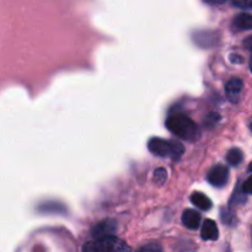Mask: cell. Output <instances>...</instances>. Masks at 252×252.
<instances>
[{"instance_id":"6da1fadb","label":"cell","mask_w":252,"mask_h":252,"mask_svg":"<svg viewBox=\"0 0 252 252\" xmlns=\"http://www.w3.org/2000/svg\"><path fill=\"white\" fill-rule=\"evenodd\" d=\"M166 127L176 137L184 140H189V142L197 140L201 135V129H199L198 125L186 115H180V113L171 115L166 120Z\"/></svg>"},{"instance_id":"7a4b0ae2","label":"cell","mask_w":252,"mask_h":252,"mask_svg":"<svg viewBox=\"0 0 252 252\" xmlns=\"http://www.w3.org/2000/svg\"><path fill=\"white\" fill-rule=\"evenodd\" d=\"M150 153L160 158H170L177 160L182 157L185 152L184 145L174 140H166L162 138H152L148 143Z\"/></svg>"},{"instance_id":"3957f363","label":"cell","mask_w":252,"mask_h":252,"mask_svg":"<svg viewBox=\"0 0 252 252\" xmlns=\"http://www.w3.org/2000/svg\"><path fill=\"white\" fill-rule=\"evenodd\" d=\"M84 251L90 252H110V251H128L130 250L129 246L126 245L122 240L113 235L102 236V238H95V240L90 241L83 248Z\"/></svg>"},{"instance_id":"277c9868","label":"cell","mask_w":252,"mask_h":252,"mask_svg":"<svg viewBox=\"0 0 252 252\" xmlns=\"http://www.w3.org/2000/svg\"><path fill=\"white\" fill-rule=\"evenodd\" d=\"M208 182L214 187L225 186L229 180V170L224 165H217L208 172Z\"/></svg>"},{"instance_id":"5b68a950","label":"cell","mask_w":252,"mask_h":252,"mask_svg":"<svg viewBox=\"0 0 252 252\" xmlns=\"http://www.w3.org/2000/svg\"><path fill=\"white\" fill-rule=\"evenodd\" d=\"M243 88H244V84L241 79L231 78L225 85V94L228 100L233 103L239 102Z\"/></svg>"},{"instance_id":"8992f818","label":"cell","mask_w":252,"mask_h":252,"mask_svg":"<svg viewBox=\"0 0 252 252\" xmlns=\"http://www.w3.org/2000/svg\"><path fill=\"white\" fill-rule=\"evenodd\" d=\"M117 229V224L113 220H103L93 228L94 238H102V236L113 235Z\"/></svg>"},{"instance_id":"52a82bcc","label":"cell","mask_w":252,"mask_h":252,"mask_svg":"<svg viewBox=\"0 0 252 252\" xmlns=\"http://www.w3.org/2000/svg\"><path fill=\"white\" fill-rule=\"evenodd\" d=\"M202 221L201 214L198 213L194 209H186L182 214V223L186 228L191 229V230H194V229L199 228Z\"/></svg>"},{"instance_id":"ba28073f","label":"cell","mask_w":252,"mask_h":252,"mask_svg":"<svg viewBox=\"0 0 252 252\" xmlns=\"http://www.w3.org/2000/svg\"><path fill=\"white\" fill-rule=\"evenodd\" d=\"M201 236L203 240H208V241H214L218 239L219 236V230L217 224L214 223L212 219H206L202 225V231H201Z\"/></svg>"},{"instance_id":"9c48e42d","label":"cell","mask_w":252,"mask_h":252,"mask_svg":"<svg viewBox=\"0 0 252 252\" xmlns=\"http://www.w3.org/2000/svg\"><path fill=\"white\" fill-rule=\"evenodd\" d=\"M233 27L236 31H249L252 30V15L251 14H239L234 19Z\"/></svg>"},{"instance_id":"30bf717a","label":"cell","mask_w":252,"mask_h":252,"mask_svg":"<svg viewBox=\"0 0 252 252\" xmlns=\"http://www.w3.org/2000/svg\"><path fill=\"white\" fill-rule=\"evenodd\" d=\"M191 202L201 211H209L212 208V201L201 192H196V193L192 194Z\"/></svg>"},{"instance_id":"8fae6325","label":"cell","mask_w":252,"mask_h":252,"mask_svg":"<svg viewBox=\"0 0 252 252\" xmlns=\"http://www.w3.org/2000/svg\"><path fill=\"white\" fill-rule=\"evenodd\" d=\"M243 152H241L240 149H238V148H233V149L229 150L228 154H226V161H228V164H230L231 166H238V165H240L241 162H243Z\"/></svg>"},{"instance_id":"7c38bea8","label":"cell","mask_w":252,"mask_h":252,"mask_svg":"<svg viewBox=\"0 0 252 252\" xmlns=\"http://www.w3.org/2000/svg\"><path fill=\"white\" fill-rule=\"evenodd\" d=\"M154 174H155L154 175L155 181L159 182V184H161V182H164L165 180H166V170H165V169L155 170Z\"/></svg>"},{"instance_id":"4fadbf2b","label":"cell","mask_w":252,"mask_h":252,"mask_svg":"<svg viewBox=\"0 0 252 252\" xmlns=\"http://www.w3.org/2000/svg\"><path fill=\"white\" fill-rule=\"evenodd\" d=\"M243 192L245 194H252V176L249 177L243 185Z\"/></svg>"},{"instance_id":"5bb4252c","label":"cell","mask_w":252,"mask_h":252,"mask_svg":"<svg viewBox=\"0 0 252 252\" xmlns=\"http://www.w3.org/2000/svg\"><path fill=\"white\" fill-rule=\"evenodd\" d=\"M231 2L239 7H252V0H231Z\"/></svg>"},{"instance_id":"9a60e30c","label":"cell","mask_w":252,"mask_h":252,"mask_svg":"<svg viewBox=\"0 0 252 252\" xmlns=\"http://www.w3.org/2000/svg\"><path fill=\"white\" fill-rule=\"evenodd\" d=\"M244 46H245L246 48H248L249 51H250L251 53H252V36L248 37V38H246L245 41H244Z\"/></svg>"},{"instance_id":"2e32d148","label":"cell","mask_w":252,"mask_h":252,"mask_svg":"<svg viewBox=\"0 0 252 252\" xmlns=\"http://www.w3.org/2000/svg\"><path fill=\"white\" fill-rule=\"evenodd\" d=\"M207 4H211V5H221V4H225L228 0H204Z\"/></svg>"},{"instance_id":"e0dca14e","label":"cell","mask_w":252,"mask_h":252,"mask_svg":"<svg viewBox=\"0 0 252 252\" xmlns=\"http://www.w3.org/2000/svg\"><path fill=\"white\" fill-rule=\"evenodd\" d=\"M142 250L144 251H148V250H154V251H160L161 250V248L158 245H149V246H144V248H142Z\"/></svg>"},{"instance_id":"ac0fdd59","label":"cell","mask_w":252,"mask_h":252,"mask_svg":"<svg viewBox=\"0 0 252 252\" xmlns=\"http://www.w3.org/2000/svg\"><path fill=\"white\" fill-rule=\"evenodd\" d=\"M231 62H234V63H241L243 59H241V57L236 56V54H233V56H231Z\"/></svg>"},{"instance_id":"d6986e66","label":"cell","mask_w":252,"mask_h":252,"mask_svg":"<svg viewBox=\"0 0 252 252\" xmlns=\"http://www.w3.org/2000/svg\"><path fill=\"white\" fill-rule=\"evenodd\" d=\"M250 70L252 71V56H251V59H250Z\"/></svg>"},{"instance_id":"ffe728a7","label":"cell","mask_w":252,"mask_h":252,"mask_svg":"<svg viewBox=\"0 0 252 252\" xmlns=\"http://www.w3.org/2000/svg\"><path fill=\"white\" fill-rule=\"evenodd\" d=\"M249 170H250V171L252 172V162L250 164V166H249Z\"/></svg>"},{"instance_id":"44dd1931","label":"cell","mask_w":252,"mask_h":252,"mask_svg":"<svg viewBox=\"0 0 252 252\" xmlns=\"http://www.w3.org/2000/svg\"><path fill=\"white\" fill-rule=\"evenodd\" d=\"M250 128H251V130H252V122H251V125H250Z\"/></svg>"}]
</instances>
